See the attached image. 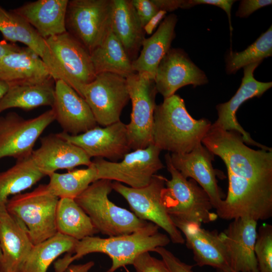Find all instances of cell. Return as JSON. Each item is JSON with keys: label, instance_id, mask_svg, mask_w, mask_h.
Masks as SVG:
<instances>
[{"label": "cell", "instance_id": "6da1fadb", "mask_svg": "<svg viewBox=\"0 0 272 272\" xmlns=\"http://www.w3.org/2000/svg\"><path fill=\"white\" fill-rule=\"evenodd\" d=\"M201 143L223 160L227 170V194L216 210L218 217L257 221L271 217L272 150L251 149L240 132L212 125Z\"/></svg>", "mask_w": 272, "mask_h": 272}, {"label": "cell", "instance_id": "7a4b0ae2", "mask_svg": "<svg viewBox=\"0 0 272 272\" xmlns=\"http://www.w3.org/2000/svg\"><path fill=\"white\" fill-rule=\"evenodd\" d=\"M159 227L149 222L145 227L129 234L102 238L88 236L77 243L73 253H66L54 263L55 272H65L72 262L92 253L107 255L112 264L107 272L132 264L135 258L145 252L153 251L170 242L169 236L159 232Z\"/></svg>", "mask_w": 272, "mask_h": 272}, {"label": "cell", "instance_id": "3957f363", "mask_svg": "<svg viewBox=\"0 0 272 272\" xmlns=\"http://www.w3.org/2000/svg\"><path fill=\"white\" fill-rule=\"evenodd\" d=\"M212 124L208 119L193 118L183 99L174 94L164 99L155 107L153 144L161 151L174 154L189 153L201 143Z\"/></svg>", "mask_w": 272, "mask_h": 272}, {"label": "cell", "instance_id": "277c9868", "mask_svg": "<svg viewBox=\"0 0 272 272\" xmlns=\"http://www.w3.org/2000/svg\"><path fill=\"white\" fill-rule=\"evenodd\" d=\"M112 183L108 179L95 181L74 199L89 217L95 229L112 237L129 234L147 226L149 222L109 200Z\"/></svg>", "mask_w": 272, "mask_h": 272}, {"label": "cell", "instance_id": "5b68a950", "mask_svg": "<svg viewBox=\"0 0 272 272\" xmlns=\"http://www.w3.org/2000/svg\"><path fill=\"white\" fill-rule=\"evenodd\" d=\"M171 175L162 193L163 203L171 218L201 225L216 221L217 214L206 191L193 179L184 177L172 165L170 154L165 155Z\"/></svg>", "mask_w": 272, "mask_h": 272}, {"label": "cell", "instance_id": "8992f818", "mask_svg": "<svg viewBox=\"0 0 272 272\" xmlns=\"http://www.w3.org/2000/svg\"><path fill=\"white\" fill-rule=\"evenodd\" d=\"M59 199L51 192L47 184H40L30 192L13 196L6 207L24 226L35 245L57 233L56 212Z\"/></svg>", "mask_w": 272, "mask_h": 272}, {"label": "cell", "instance_id": "52a82bcc", "mask_svg": "<svg viewBox=\"0 0 272 272\" xmlns=\"http://www.w3.org/2000/svg\"><path fill=\"white\" fill-rule=\"evenodd\" d=\"M112 0L69 1L66 32L91 54L111 31Z\"/></svg>", "mask_w": 272, "mask_h": 272}, {"label": "cell", "instance_id": "ba28073f", "mask_svg": "<svg viewBox=\"0 0 272 272\" xmlns=\"http://www.w3.org/2000/svg\"><path fill=\"white\" fill-rule=\"evenodd\" d=\"M167 178L155 174L147 185L141 188L127 186L120 182L112 183L113 190L128 203L132 213L139 218L152 222L161 228L175 244H183L185 239L175 226L163 203L162 193Z\"/></svg>", "mask_w": 272, "mask_h": 272}, {"label": "cell", "instance_id": "9c48e42d", "mask_svg": "<svg viewBox=\"0 0 272 272\" xmlns=\"http://www.w3.org/2000/svg\"><path fill=\"white\" fill-rule=\"evenodd\" d=\"M132 111L126 124L131 150L153 144L154 114L158 92L154 80L146 74L133 73L126 78ZM154 145V144H153Z\"/></svg>", "mask_w": 272, "mask_h": 272}, {"label": "cell", "instance_id": "30bf717a", "mask_svg": "<svg viewBox=\"0 0 272 272\" xmlns=\"http://www.w3.org/2000/svg\"><path fill=\"white\" fill-rule=\"evenodd\" d=\"M161 151L153 144L128 153L120 162L95 158L92 161L97 170L96 180L108 179L133 188L144 187L164 167L159 157Z\"/></svg>", "mask_w": 272, "mask_h": 272}, {"label": "cell", "instance_id": "8fae6325", "mask_svg": "<svg viewBox=\"0 0 272 272\" xmlns=\"http://www.w3.org/2000/svg\"><path fill=\"white\" fill-rule=\"evenodd\" d=\"M87 103L97 124L106 126L120 121L123 109L130 100L126 78L103 73L78 93Z\"/></svg>", "mask_w": 272, "mask_h": 272}, {"label": "cell", "instance_id": "7c38bea8", "mask_svg": "<svg viewBox=\"0 0 272 272\" xmlns=\"http://www.w3.org/2000/svg\"><path fill=\"white\" fill-rule=\"evenodd\" d=\"M54 120L52 109L30 119L14 112L0 116V159L10 157L17 160L31 156L36 141Z\"/></svg>", "mask_w": 272, "mask_h": 272}, {"label": "cell", "instance_id": "4fadbf2b", "mask_svg": "<svg viewBox=\"0 0 272 272\" xmlns=\"http://www.w3.org/2000/svg\"><path fill=\"white\" fill-rule=\"evenodd\" d=\"M55 58L62 81L78 94L92 82L96 74L89 52L67 32L45 39Z\"/></svg>", "mask_w": 272, "mask_h": 272}, {"label": "cell", "instance_id": "5bb4252c", "mask_svg": "<svg viewBox=\"0 0 272 272\" xmlns=\"http://www.w3.org/2000/svg\"><path fill=\"white\" fill-rule=\"evenodd\" d=\"M57 134L82 149L91 158H106L117 162L131 150L126 124L120 120L106 126H97L77 135L63 131Z\"/></svg>", "mask_w": 272, "mask_h": 272}, {"label": "cell", "instance_id": "9a60e30c", "mask_svg": "<svg viewBox=\"0 0 272 272\" xmlns=\"http://www.w3.org/2000/svg\"><path fill=\"white\" fill-rule=\"evenodd\" d=\"M156 89L164 99L175 94L179 88L193 87L208 82L205 73L180 48H171L160 62L154 78Z\"/></svg>", "mask_w": 272, "mask_h": 272}, {"label": "cell", "instance_id": "2e32d148", "mask_svg": "<svg viewBox=\"0 0 272 272\" xmlns=\"http://www.w3.org/2000/svg\"><path fill=\"white\" fill-rule=\"evenodd\" d=\"M260 63H251L243 67L244 76L239 89L228 101L216 106L218 118L212 125L223 130H235L240 132L246 145L255 146L261 149L272 150L271 148L253 140L250 134L239 124L236 116L239 107L245 101L254 97H261L272 86L271 82H261L254 78V71Z\"/></svg>", "mask_w": 272, "mask_h": 272}, {"label": "cell", "instance_id": "e0dca14e", "mask_svg": "<svg viewBox=\"0 0 272 272\" xmlns=\"http://www.w3.org/2000/svg\"><path fill=\"white\" fill-rule=\"evenodd\" d=\"M215 156L202 143L189 153L170 154L174 167L184 177L195 180L206 191L216 210L225 196L216 178L217 175L222 178L221 171L215 169L212 165Z\"/></svg>", "mask_w": 272, "mask_h": 272}, {"label": "cell", "instance_id": "ac0fdd59", "mask_svg": "<svg viewBox=\"0 0 272 272\" xmlns=\"http://www.w3.org/2000/svg\"><path fill=\"white\" fill-rule=\"evenodd\" d=\"M219 233L229 258L232 272H259L254 253L257 221L250 218L232 220Z\"/></svg>", "mask_w": 272, "mask_h": 272}, {"label": "cell", "instance_id": "d6986e66", "mask_svg": "<svg viewBox=\"0 0 272 272\" xmlns=\"http://www.w3.org/2000/svg\"><path fill=\"white\" fill-rule=\"evenodd\" d=\"M171 218L184 235L186 246L192 251L196 265L210 266L218 272H232L225 246L217 232L207 230L196 223Z\"/></svg>", "mask_w": 272, "mask_h": 272}, {"label": "cell", "instance_id": "ffe728a7", "mask_svg": "<svg viewBox=\"0 0 272 272\" xmlns=\"http://www.w3.org/2000/svg\"><path fill=\"white\" fill-rule=\"evenodd\" d=\"M54 81V98L51 109L55 120L63 131L77 135L97 126L98 124L85 99L63 81Z\"/></svg>", "mask_w": 272, "mask_h": 272}, {"label": "cell", "instance_id": "44dd1931", "mask_svg": "<svg viewBox=\"0 0 272 272\" xmlns=\"http://www.w3.org/2000/svg\"><path fill=\"white\" fill-rule=\"evenodd\" d=\"M31 157L45 176L60 169L70 170L81 165L88 167L92 163L91 158L82 149L57 133L41 138L39 148L33 151Z\"/></svg>", "mask_w": 272, "mask_h": 272}, {"label": "cell", "instance_id": "7402d4cb", "mask_svg": "<svg viewBox=\"0 0 272 272\" xmlns=\"http://www.w3.org/2000/svg\"><path fill=\"white\" fill-rule=\"evenodd\" d=\"M33 244L24 227L0 206V248L2 272H21Z\"/></svg>", "mask_w": 272, "mask_h": 272}, {"label": "cell", "instance_id": "603a6c76", "mask_svg": "<svg viewBox=\"0 0 272 272\" xmlns=\"http://www.w3.org/2000/svg\"><path fill=\"white\" fill-rule=\"evenodd\" d=\"M0 32L6 40L23 43L35 52L46 64L53 80L61 79L59 67L45 39L12 10H7L1 5Z\"/></svg>", "mask_w": 272, "mask_h": 272}, {"label": "cell", "instance_id": "cb8c5ba5", "mask_svg": "<svg viewBox=\"0 0 272 272\" xmlns=\"http://www.w3.org/2000/svg\"><path fill=\"white\" fill-rule=\"evenodd\" d=\"M0 79L12 86L40 84L53 79L43 60L26 47L0 59Z\"/></svg>", "mask_w": 272, "mask_h": 272}, {"label": "cell", "instance_id": "d4e9b609", "mask_svg": "<svg viewBox=\"0 0 272 272\" xmlns=\"http://www.w3.org/2000/svg\"><path fill=\"white\" fill-rule=\"evenodd\" d=\"M68 2L69 0H37L25 3L12 11L45 39L66 32Z\"/></svg>", "mask_w": 272, "mask_h": 272}, {"label": "cell", "instance_id": "484cf974", "mask_svg": "<svg viewBox=\"0 0 272 272\" xmlns=\"http://www.w3.org/2000/svg\"><path fill=\"white\" fill-rule=\"evenodd\" d=\"M177 22V16L170 14L164 18L151 37L145 38L139 56L132 62L135 73L146 74L150 79L154 80L160 62L171 48L175 37Z\"/></svg>", "mask_w": 272, "mask_h": 272}, {"label": "cell", "instance_id": "4316f807", "mask_svg": "<svg viewBox=\"0 0 272 272\" xmlns=\"http://www.w3.org/2000/svg\"><path fill=\"white\" fill-rule=\"evenodd\" d=\"M111 30L132 62L139 56L145 32L131 0H112Z\"/></svg>", "mask_w": 272, "mask_h": 272}, {"label": "cell", "instance_id": "83f0119b", "mask_svg": "<svg viewBox=\"0 0 272 272\" xmlns=\"http://www.w3.org/2000/svg\"><path fill=\"white\" fill-rule=\"evenodd\" d=\"M54 81L10 86L0 100V114L12 108L29 110L42 106L52 107L54 98Z\"/></svg>", "mask_w": 272, "mask_h": 272}, {"label": "cell", "instance_id": "f1b7e54d", "mask_svg": "<svg viewBox=\"0 0 272 272\" xmlns=\"http://www.w3.org/2000/svg\"><path fill=\"white\" fill-rule=\"evenodd\" d=\"M96 74L110 73L125 78L135 73L121 42L112 30L90 54Z\"/></svg>", "mask_w": 272, "mask_h": 272}, {"label": "cell", "instance_id": "f546056e", "mask_svg": "<svg viewBox=\"0 0 272 272\" xmlns=\"http://www.w3.org/2000/svg\"><path fill=\"white\" fill-rule=\"evenodd\" d=\"M44 176L31 156L17 160L12 167L0 172V206L6 205L10 196L31 188Z\"/></svg>", "mask_w": 272, "mask_h": 272}, {"label": "cell", "instance_id": "4dcf8cb0", "mask_svg": "<svg viewBox=\"0 0 272 272\" xmlns=\"http://www.w3.org/2000/svg\"><path fill=\"white\" fill-rule=\"evenodd\" d=\"M57 232L80 240L99 233L74 199L59 198L56 212Z\"/></svg>", "mask_w": 272, "mask_h": 272}, {"label": "cell", "instance_id": "1f68e13d", "mask_svg": "<svg viewBox=\"0 0 272 272\" xmlns=\"http://www.w3.org/2000/svg\"><path fill=\"white\" fill-rule=\"evenodd\" d=\"M79 240L57 232L32 247L21 272H46L62 253L72 254Z\"/></svg>", "mask_w": 272, "mask_h": 272}, {"label": "cell", "instance_id": "d6a6232c", "mask_svg": "<svg viewBox=\"0 0 272 272\" xmlns=\"http://www.w3.org/2000/svg\"><path fill=\"white\" fill-rule=\"evenodd\" d=\"M48 176L47 186L52 193L59 198L75 199L96 181L97 170L92 161L86 169H76L65 173L54 172Z\"/></svg>", "mask_w": 272, "mask_h": 272}, {"label": "cell", "instance_id": "836d02e7", "mask_svg": "<svg viewBox=\"0 0 272 272\" xmlns=\"http://www.w3.org/2000/svg\"><path fill=\"white\" fill-rule=\"evenodd\" d=\"M272 55V27L262 33L251 45L241 52L231 50L225 58L226 71L228 75L236 73L239 69Z\"/></svg>", "mask_w": 272, "mask_h": 272}, {"label": "cell", "instance_id": "e575fe53", "mask_svg": "<svg viewBox=\"0 0 272 272\" xmlns=\"http://www.w3.org/2000/svg\"><path fill=\"white\" fill-rule=\"evenodd\" d=\"M254 253L259 272H272V226L264 223L257 231Z\"/></svg>", "mask_w": 272, "mask_h": 272}, {"label": "cell", "instance_id": "d590c367", "mask_svg": "<svg viewBox=\"0 0 272 272\" xmlns=\"http://www.w3.org/2000/svg\"><path fill=\"white\" fill-rule=\"evenodd\" d=\"M132 265L136 272H170L162 259L151 256L149 252L139 255Z\"/></svg>", "mask_w": 272, "mask_h": 272}, {"label": "cell", "instance_id": "8d00e7d4", "mask_svg": "<svg viewBox=\"0 0 272 272\" xmlns=\"http://www.w3.org/2000/svg\"><path fill=\"white\" fill-rule=\"evenodd\" d=\"M153 251L161 256L162 260L170 272H193L192 269V265L181 261L164 247H157Z\"/></svg>", "mask_w": 272, "mask_h": 272}, {"label": "cell", "instance_id": "74e56055", "mask_svg": "<svg viewBox=\"0 0 272 272\" xmlns=\"http://www.w3.org/2000/svg\"><path fill=\"white\" fill-rule=\"evenodd\" d=\"M131 1L143 27L160 11L152 0Z\"/></svg>", "mask_w": 272, "mask_h": 272}, {"label": "cell", "instance_id": "f35d334b", "mask_svg": "<svg viewBox=\"0 0 272 272\" xmlns=\"http://www.w3.org/2000/svg\"><path fill=\"white\" fill-rule=\"evenodd\" d=\"M272 4L271 0H243L240 1L236 16L247 18L254 12Z\"/></svg>", "mask_w": 272, "mask_h": 272}, {"label": "cell", "instance_id": "ab89813d", "mask_svg": "<svg viewBox=\"0 0 272 272\" xmlns=\"http://www.w3.org/2000/svg\"><path fill=\"white\" fill-rule=\"evenodd\" d=\"M236 1L233 0H185V9H189L197 5H213L222 9L227 14L230 23V31L232 30L231 23V10Z\"/></svg>", "mask_w": 272, "mask_h": 272}, {"label": "cell", "instance_id": "60d3db41", "mask_svg": "<svg viewBox=\"0 0 272 272\" xmlns=\"http://www.w3.org/2000/svg\"><path fill=\"white\" fill-rule=\"evenodd\" d=\"M160 10L172 12L178 8L183 9L184 0H152Z\"/></svg>", "mask_w": 272, "mask_h": 272}, {"label": "cell", "instance_id": "b9f144b4", "mask_svg": "<svg viewBox=\"0 0 272 272\" xmlns=\"http://www.w3.org/2000/svg\"><path fill=\"white\" fill-rule=\"evenodd\" d=\"M166 13L167 12L164 11L160 10L153 16L144 27L145 33L148 35L151 34L164 18Z\"/></svg>", "mask_w": 272, "mask_h": 272}, {"label": "cell", "instance_id": "7bdbcfd3", "mask_svg": "<svg viewBox=\"0 0 272 272\" xmlns=\"http://www.w3.org/2000/svg\"><path fill=\"white\" fill-rule=\"evenodd\" d=\"M21 47L14 43H8L4 41H0V59L7 54L19 50Z\"/></svg>", "mask_w": 272, "mask_h": 272}, {"label": "cell", "instance_id": "ee69618b", "mask_svg": "<svg viewBox=\"0 0 272 272\" xmlns=\"http://www.w3.org/2000/svg\"><path fill=\"white\" fill-rule=\"evenodd\" d=\"M94 265V262L92 261L84 264L70 265L65 272H89Z\"/></svg>", "mask_w": 272, "mask_h": 272}, {"label": "cell", "instance_id": "f6af8a7d", "mask_svg": "<svg viewBox=\"0 0 272 272\" xmlns=\"http://www.w3.org/2000/svg\"><path fill=\"white\" fill-rule=\"evenodd\" d=\"M9 87V85L7 82L0 79V100L7 93Z\"/></svg>", "mask_w": 272, "mask_h": 272}, {"label": "cell", "instance_id": "bcb514c9", "mask_svg": "<svg viewBox=\"0 0 272 272\" xmlns=\"http://www.w3.org/2000/svg\"><path fill=\"white\" fill-rule=\"evenodd\" d=\"M2 253L1 249L0 248V265L2 262Z\"/></svg>", "mask_w": 272, "mask_h": 272}, {"label": "cell", "instance_id": "7dc6e473", "mask_svg": "<svg viewBox=\"0 0 272 272\" xmlns=\"http://www.w3.org/2000/svg\"><path fill=\"white\" fill-rule=\"evenodd\" d=\"M0 272H2V271L0 270Z\"/></svg>", "mask_w": 272, "mask_h": 272}]
</instances>
